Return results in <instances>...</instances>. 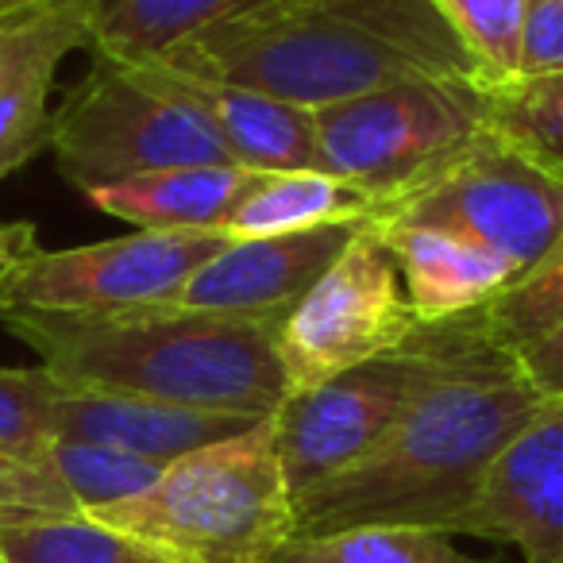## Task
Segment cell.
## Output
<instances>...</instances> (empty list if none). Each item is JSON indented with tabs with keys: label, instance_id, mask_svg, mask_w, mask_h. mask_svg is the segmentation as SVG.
<instances>
[{
	"label": "cell",
	"instance_id": "ba28073f",
	"mask_svg": "<svg viewBox=\"0 0 563 563\" xmlns=\"http://www.w3.org/2000/svg\"><path fill=\"white\" fill-rule=\"evenodd\" d=\"M220 232H140L81 247L43 251L0 271L4 313H117L170 306L189 278L224 247Z\"/></svg>",
	"mask_w": 563,
	"mask_h": 563
},
{
	"label": "cell",
	"instance_id": "6da1fadb",
	"mask_svg": "<svg viewBox=\"0 0 563 563\" xmlns=\"http://www.w3.org/2000/svg\"><path fill=\"white\" fill-rule=\"evenodd\" d=\"M540 398L478 313L444 321V352L394 429L363 460L294 498L301 537L340 529H432L452 537L494 460Z\"/></svg>",
	"mask_w": 563,
	"mask_h": 563
},
{
	"label": "cell",
	"instance_id": "9a60e30c",
	"mask_svg": "<svg viewBox=\"0 0 563 563\" xmlns=\"http://www.w3.org/2000/svg\"><path fill=\"white\" fill-rule=\"evenodd\" d=\"M367 224L398 263L406 298L421 324L478 313L517 278L506 258L452 228L406 224V220H367Z\"/></svg>",
	"mask_w": 563,
	"mask_h": 563
},
{
	"label": "cell",
	"instance_id": "ffe728a7",
	"mask_svg": "<svg viewBox=\"0 0 563 563\" xmlns=\"http://www.w3.org/2000/svg\"><path fill=\"white\" fill-rule=\"evenodd\" d=\"M4 563H186L140 537L101 525L86 514L74 517H12L0 521Z\"/></svg>",
	"mask_w": 563,
	"mask_h": 563
},
{
	"label": "cell",
	"instance_id": "ac0fdd59",
	"mask_svg": "<svg viewBox=\"0 0 563 563\" xmlns=\"http://www.w3.org/2000/svg\"><path fill=\"white\" fill-rule=\"evenodd\" d=\"M378 201L360 186L329 170H282L255 174L247 194L220 228L224 240H258V235H294L329 224H367Z\"/></svg>",
	"mask_w": 563,
	"mask_h": 563
},
{
	"label": "cell",
	"instance_id": "e0dca14e",
	"mask_svg": "<svg viewBox=\"0 0 563 563\" xmlns=\"http://www.w3.org/2000/svg\"><path fill=\"white\" fill-rule=\"evenodd\" d=\"M251 181L255 170L235 163H201L128 178L86 197L104 217L140 232H220Z\"/></svg>",
	"mask_w": 563,
	"mask_h": 563
},
{
	"label": "cell",
	"instance_id": "44dd1931",
	"mask_svg": "<svg viewBox=\"0 0 563 563\" xmlns=\"http://www.w3.org/2000/svg\"><path fill=\"white\" fill-rule=\"evenodd\" d=\"M271 563H483L432 529H340L321 537L294 532Z\"/></svg>",
	"mask_w": 563,
	"mask_h": 563
},
{
	"label": "cell",
	"instance_id": "f1b7e54d",
	"mask_svg": "<svg viewBox=\"0 0 563 563\" xmlns=\"http://www.w3.org/2000/svg\"><path fill=\"white\" fill-rule=\"evenodd\" d=\"M514 360L540 401L563 398V321L548 329L544 336L517 347Z\"/></svg>",
	"mask_w": 563,
	"mask_h": 563
},
{
	"label": "cell",
	"instance_id": "2e32d148",
	"mask_svg": "<svg viewBox=\"0 0 563 563\" xmlns=\"http://www.w3.org/2000/svg\"><path fill=\"white\" fill-rule=\"evenodd\" d=\"M166 70L178 78L189 101L205 112V120H209V128L224 143L228 158L235 166L255 174L324 170L317 124L309 109L232 86V81L194 78V74H181L174 66H166Z\"/></svg>",
	"mask_w": 563,
	"mask_h": 563
},
{
	"label": "cell",
	"instance_id": "52a82bcc",
	"mask_svg": "<svg viewBox=\"0 0 563 563\" xmlns=\"http://www.w3.org/2000/svg\"><path fill=\"white\" fill-rule=\"evenodd\" d=\"M444 352V321L417 324L394 352L309 390L286 394L271 417L274 448L294 498L340 475L394 429Z\"/></svg>",
	"mask_w": 563,
	"mask_h": 563
},
{
	"label": "cell",
	"instance_id": "4316f807",
	"mask_svg": "<svg viewBox=\"0 0 563 563\" xmlns=\"http://www.w3.org/2000/svg\"><path fill=\"white\" fill-rule=\"evenodd\" d=\"M81 514L55 471L0 452V521L12 517H74Z\"/></svg>",
	"mask_w": 563,
	"mask_h": 563
},
{
	"label": "cell",
	"instance_id": "3957f363",
	"mask_svg": "<svg viewBox=\"0 0 563 563\" xmlns=\"http://www.w3.org/2000/svg\"><path fill=\"white\" fill-rule=\"evenodd\" d=\"M0 321L66 390L140 394L240 417H274L286 401L274 317H224L170 301L117 313H4Z\"/></svg>",
	"mask_w": 563,
	"mask_h": 563
},
{
	"label": "cell",
	"instance_id": "9c48e42d",
	"mask_svg": "<svg viewBox=\"0 0 563 563\" xmlns=\"http://www.w3.org/2000/svg\"><path fill=\"white\" fill-rule=\"evenodd\" d=\"M371 220L437 224L501 255L521 278L563 235V178L498 132Z\"/></svg>",
	"mask_w": 563,
	"mask_h": 563
},
{
	"label": "cell",
	"instance_id": "8fae6325",
	"mask_svg": "<svg viewBox=\"0 0 563 563\" xmlns=\"http://www.w3.org/2000/svg\"><path fill=\"white\" fill-rule=\"evenodd\" d=\"M452 537L509 544L521 563H563V398L532 409Z\"/></svg>",
	"mask_w": 563,
	"mask_h": 563
},
{
	"label": "cell",
	"instance_id": "7a4b0ae2",
	"mask_svg": "<svg viewBox=\"0 0 563 563\" xmlns=\"http://www.w3.org/2000/svg\"><path fill=\"white\" fill-rule=\"evenodd\" d=\"M158 63L309 112L394 81L483 74L432 0H274L178 43Z\"/></svg>",
	"mask_w": 563,
	"mask_h": 563
},
{
	"label": "cell",
	"instance_id": "d6986e66",
	"mask_svg": "<svg viewBox=\"0 0 563 563\" xmlns=\"http://www.w3.org/2000/svg\"><path fill=\"white\" fill-rule=\"evenodd\" d=\"M266 4L274 0H93L89 51L112 63H151Z\"/></svg>",
	"mask_w": 563,
	"mask_h": 563
},
{
	"label": "cell",
	"instance_id": "8992f818",
	"mask_svg": "<svg viewBox=\"0 0 563 563\" xmlns=\"http://www.w3.org/2000/svg\"><path fill=\"white\" fill-rule=\"evenodd\" d=\"M313 124L324 170L371 194L383 212L494 132L490 78L440 74L394 81L317 109Z\"/></svg>",
	"mask_w": 563,
	"mask_h": 563
},
{
	"label": "cell",
	"instance_id": "484cf974",
	"mask_svg": "<svg viewBox=\"0 0 563 563\" xmlns=\"http://www.w3.org/2000/svg\"><path fill=\"white\" fill-rule=\"evenodd\" d=\"M432 9L455 27L494 86L517 78L525 0H432Z\"/></svg>",
	"mask_w": 563,
	"mask_h": 563
},
{
	"label": "cell",
	"instance_id": "d4e9b609",
	"mask_svg": "<svg viewBox=\"0 0 563 563\" xmlns=\"http://www.w3.org/2000/svg\"><path fill=\"white\" fill-rule=\"evenodd\" d=\"M58 398L63 383L47 367H0V452L47 467Z\"/></svg>",
	"mask_w": 563,
	"mask_h": 563
},
{
	"label": "cell",
	"instance_id": "4dcf8cb0",
	"mask_svg": "<svg viewBox=\"0 0 563 563\" xmlns=\"http://www.w3.org/2000/svg\"><path fill=\"white\" fill-rule=\"evenodd\" d=\"M0 4H12V0H0Z\"/></svg>",
	"mask_w": 563,
	"mask_h": 563
},
{
	"label": "cell",
	"instance_id": "30bf717a",
	"mask_svg": "<svg viewBox=\"0 0 563 563\" xmlns=\"http://www.w3.org/2000/svg\"><path fill=\"white\" fill-rule=\"evenodd\" d=\"M417 324L398 263L371 224H363L313 290L282 317L274 344L286 394L321 386L394 352Z\"/></svg>",
	"mask_w": 563,
	"mask_h": 563
},
{
	"label": "cell",
	"instance_id": "603a6c76",
	"mask_svg": "<svg viewBox=\"0 0 563 563\" xmlns=\"http://www.w3.org/2000/svg\"><path fill=\"white\" fill-rule=\"evenodd\" d=\"M47 467L55 471V478L66 486V494L81 514H97V509H109L117 501L143 494L163 475L166 463L140 460V455L117 452V448L104 444L55 440L47 452Z\"/></svg>",
	"mask_w": 563,
	"mask_h": 563
},
{
	"label": "cell",
	"instance_id": "7c38bea8",
	"mask_svg": "<svg viewBox=\"0 0 563 563\" xmlns=\"http://www.w3.org/2000/svg\"><path fill=\"white\" fill-rule=\"evenodd\" d=\"M89 27L93 0L0 4V181L51 147V89Z\"/></svg>",
	"mask_w": 563,
	"mask_h": 563
},
{
	"label": "cell",
	"instance_id": "4fadbf2b",
	"mask_svg": "<svg viewBox=\"0 0 563 563\" xmlns=\"http://www.w3.org/2000/svg\"><path fill=\"white\" fill-rule=\"evenodd\" d=\"M363 224H329L294 235L228 240L194 278L181 286L174 306L224 317H282L290 313L321 274L340 258Z\"/></svg>",
	"mask_w": 563,
	"mask_h": 563
},
{
	"label": "cell",
	"instance_id": "5bb4252c",
	"mask_svg": "<svg viewBox=\"0 0 563 563\" xmlns=\"http://www.w3.org/2000/svg\"><path fill=\"white\" fill-rule=\"evenodd\" d=\"M266 417L212 413V409H189L174 401L140 398V394L112 390H66L58 398L55 432L58 440H81V444H104L117 452L140 455V460L174 463L181 455L247 432Z\"/></svg>",
	"mask_w": 563,
	"mask_h": 563
},
{
	"label": "cell",
	"instance_id": "5b68a950",
	"mask_svg": "<svg viewBox=\"0 0 563 563\" xmlns=\"http://www.w3.org/2000/svg\"><path fill=\"white\" fill-rule=\"evenodd\" d=\"M63 178L81 194L174 166L232 163L205 112L158 58H97L51 112V147Z\"/></svg>",
	"mask_w": 563,
	"mask_h": 563
},
{
	"label": "cell",
	"instance_id": "1f68e13d",
	"mask_svg": "<svg viewBox=\"0 0 563 563\" xmlns=\"http://www.w3.org/2000/svg\"><path fill=\"white\" fill-rule=\"evenodd\" d=\"M0 563H4V560H0Z\"/></svg>",
	"mask_w": 563,
	"mask_h": 563
},
{
	"label": "cell",
	"instance_id": "f546056e",
	"mask_svg": "<svg viewBox=\"0 0 563 563\" xmlns=\"http://www.w3.org/2000/svg\"><path fill=\"white\" fill-rule=\"evenodd\" d=\"M35 224L32 220H16V224H0V271L4 266H12L16 258H24L32 247H40L35 243Z\"/></svg>",
	"mask_w": 563,
	"mask_h": 563
},
{
	"label": "cell",
	"instance_id": "7402d4cb",
	"mask_svg": "<svg viewBox=\"0 0 563 563\" xmlns=\"http://www.w3.org/2000/svg\"><path fill=\"white\" fill-rule=\"evenodd\" d=\"M490 128L563 178V74L490 81Z\"/></svg>",
	"mask_w": 563,
	"mask_h": 563
},
{
	"label": "cell",
	"instance_id": "277c9868",
	"mask_svg": "<svg viewBox=\"0 0 563 563\" xmlns=\"http://www.w3.org/2000/svg\"><path fill=\"white\" fill-rule=\"evenodd\" d=\"M86 517L186 563H271L298 532L271 417L166 463L143 494Z\"/></svg>",
	"mask_w": 563,
	"mask_h": 563
},
{
	"label": "cell",
	"instance_id": "83f0119b",
	"mask_svg": "<svg viewBox=\"0 0 563 563\" xmlns=\"http://www.w3.org/2000/svg\"><path fill=\"white\" fill-rule=\"evenodd\" d=\"M563 74V0H525L517 78Z\"/></svg>",
	"mask_w": 563,
	"mask_h": 563
},
{
	"label": "cell",
	"instance_id": "cb8c5ba5",
	"mask_svg": "<svg viewBox=\"0 0 563 563\" xmlns=\"http://www.w3.org/2000/svg\"><path fill=\"white\" fill-rule=\"evenodd\" d=\"M478 321L509 352L563 321V235L537 266H529L490 306L478 309Z\"/></svg>",
	"mask_w": 563,
	"mask_h": 563
}]
</instances>
